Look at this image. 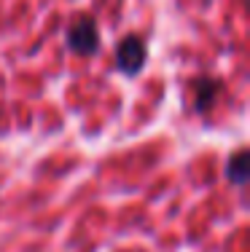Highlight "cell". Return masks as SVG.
<instances>
[{"label":"cell","instance_id":"3","mask_svg":"<svg viewBox=\"0 0 250 252\" xmlns=\"http://www.w3.org/2000/svg\"><path fill=\"white\" fill-rule=\"evenodd\" d=\"M191 89H194V110L196 113H207L223 92L218 78H196Z\"/></svg>","mask_w":250,"mask_h":252},{"label":"cell","instance_id":"1","mask_svg":"<svg viewBox=\"0 0 250 252\" xmlns=\"http://www.w3.org/2000/svg\"><path fill=\"white\" fill-rule=\"evenodd\" d=\"M68 49L78 57H94L100 49V32H97V22L92 16H78L73 25L68 27Z\"/></svg>","mask_w":250,"mask_h":252},{"label":"cell","instance_id":"4","mask_svg":"<svg viewBox=\"0 0 250 252\" xmlns=\"http://www.w3.org/2000/svg\"><path fill=\"white\" fill-rule=\"evenodd\" d=\"M226 180L240 185V188L250 180V153L248 151H237L229 156V161H226Z\"/></svg>","mask_w":250,"mask_h":252},{"label":"cell","instance_id":"2","mask_svg":"<svg viewBox=\"0 0 250 252\" xmlns=\"http://www.w3.org/2000/svg\"><path fill=\"white\" fill-rule=\"evenodd\" d=\"M116 64L127 78H135L145 64V40L135 32L121 38V43L116 46Z\"/></svg>","mask_w":250,"mask_h":252}]
</instances>
